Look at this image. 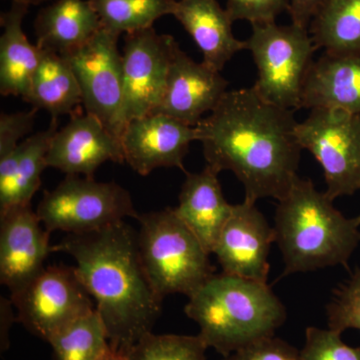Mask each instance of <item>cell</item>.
Wrapping results in <instances>:
<instances>
[{
    "instance_id": "obj_31",
    "label": "cell",
    "mask_w": 360,
    "mask_h": 360,
    "mask_svg": "<svg viewBox=\"0 0 360 360\" xmlns=\"http://www.w3.org/2000/svg\"><path fill=\"white\" fill-rule=\"evenodd\" d=\"M222 360H300V350L274 335L240 348Z\"/></svg>"
},
{
    "instance_id": "obj_11",
    "label": "cell",
    "mask_w": 360,
    "mask_h": 360,
    "mask_svg": "<svg viewBox=\"0 0 360 360\" xmlns=\"http://www.w3.org/2000/svg\"><path fill=\"white\" fill-rule=\"evenodd\" d=\"M179 45L155 28L129 33L122 53L123 120L158 112L167 89L168 73Z\"/></svg>"
},
{
    "instance_id": "obj_24",
    "label": "cell",
    "mask_w": 360,
    "mask_h": 360,
    "mask_svg": "<svg viewBox=\"0 0 360 360\" xmlns=\"http://www.w3.org/2000/svg\"><path fill=\"white\" fill-rule=\"evenodd\" d=\"M316 49L335 56L360 53V0H326L310 22Z\"/></svg>"
},
{
    "instance_id": "obj_21",
    "label": "cell",
    "mask_w": 360,
    "mask_h": 360,
    "mask_svg": "<svg viewBox=\"0 0 360 360\" xmlns=\"http://www.w3.org/2000/svg\"><path fill=\"white\" fill-rule=\"evenodd\" d=\"M103 28L89 0H56L37 14V45L65 56L89 41Z\"/></svg>"
},
{
    "instance_id": "obj_26",
    "label": "cell",
    "mask_w": 360,
    "mask_h": 360,
    "mask_svg": "<svg viewBox=\"0 0 360 360\" xmlns=\"http://www.w3.org/2000/svg\"><path fill=\"white\" fill-rule=\"evenodd\" d=\"M101 26L116 35L153 27L158 18L174 14L176 0H89Z\"/></svg>"
},
{
    "instance_id": "obj_22",
    "label": "cell",
    "mask_w": 360,
    "mask_h": 360,
    "mask_svg": "<svg viewBox=\"0 0 360 360\" xmlns=\"http://www.w3.org/2000/svg\"><path fill=\"white\" fill-rule=\"evenodd\" d=\"M27 6L13 2L11 9L0 16L4 32L0 37V94L25 99L42 51L28 41L22 30Z\"/></svg>"
},
{
    "instance_id": "obj_16",
    "label": "cell",
    "mask_w": 360,
    "mask_h": 360,
    "mask_svg": "<svg viewBox=\"0 0 360 360\" xmlns=\"http://www.w3.org/2000/svg\"><path fill=\"white\" fill-rule=\"evenodd\" d=\"M229 82L219 71L198 63L177 47L168 73L167 89L158 112L196 127L224 98ZM156 113V112H155Z\"/></svg>"
},
{
    "instance_id": "obj_6",
    "label": "cell",
    "mask_w": 360,
    "mask_h": 360,
    "mask_svg": "<svg viewBox=\"0 0 360 360\" xmlns=\"http://www.w3.org/2000/svg\"><path fill=\"white\" fill-rule=\"evenodd\" d=\"M248 49L257 68L253 87L265 101L300 110L303 85L317 51L309 28L293 25H252Z\"/></svg>"
},
{
    "instance_id": "obj_5",
    "label": "cell",
    "mask_w": 360,
    "mask_h": 360,
    "mask_svg": "<svg viewBox=\"0 0 360 360\" xmlns=\"http://www.w3.org/2000/svg\"><path fill=\"white\" fill-rule=\"evenodd\" d=\"M136 219L142 266L162 300L175 293L188 297L214 274L210 253L174 208L143 213Z\"/></svg>"
},
{
    "instance_id": "obj_8",
    "label": "cell",
    "mask_w": 360,
    "mask_h": 360,
    "mask_svg": "<svg viewBox=\"0 0 360 360\" xmlns=\"http://www.w3.org/2000/svg\"><path fill=\"white\" fill-rule=\"evenodd\" d=\"M302 149L319 161L331 200L360 191V115L338 110H310L298 122Z\"/></svg>"
},
{
    "instance_id": "obj_17",
    "label": "cell",
    "mask_w": 360,
    "mask_h": 360,
    "mask_svg": "<svg viewBox=\"0 0 360 360\" xmlns=\"http://www.w3.org/2000/svg\"><path fill=\"white\" fill-rule=\"evenodd\" d=\"M300 108L360 115V53L335 56L324 52L314 60L303 85Z\"/></svg>"
},
{
    "instance_id": "obj_20",
    "label": "cell",
    "mask_w": 360,
    "mask_h": 360,
    "mask_svg": "<svg viewBox=\"0 0 360 360\" xmlns=\"http://www.w3.org/2000/svg\"><path fill=\"white\" fill-rule=\"evenodd\" d=\"M58 127V118H52L49 129L21 141L13 153L0 158V214L32 202L47 168V155Z\"/></svg>"
},
{
    "instance_id": "obj_32",
    "label": "cell",
    "mask_w": 360,
    "mask_h": 360,
    "mask_svg": "<svg viewBox=\"0 0 360 360\" xmlns=\"http://www.w3.org/2000/svg\"><path fill=\"white\" fill-rule=\"evenodd\" d=\"M37 108L30 111L4 113L0 115V158L8 155L30 134L37 118Z\"/></svg>"
},
{
    "instance_id": "obj_2",
    "label": "cell",
    "mask_w": 360,
    "mask_h": 360,
    "mask_svg": "<svg viewBox=\"0 0 360 360\" xmlns=\"http://www.w3.org/2000/svg\"><path fill=\"white\" fill-rule=\"evenodd\" d=\"M52 251L68 253L80 281L96 300L111 349L127 359L149 333L163 300L149 283L137 248L136 231L125 221L99 231L68 234Z\"/></svg>"
},
{
    "instance_id": "obj_13",
    "label": "cell",
    "mask_w": 360,
    "mask_h": 360,
    "mask_svg": "<svg viewBox=\"0 0 360 360\" xmlns=\"http://www.w3.org/2000/svg\"><path fill=\"white\" fill-rule=\"evenodd\" d=\"M195 141L196 127L160 112L130 120L120 137L125 162L142 176L161 167L186 172L184 158Z\"/></svg>"
},
{
    "instance_id": "obj_19",
    "label": "cell",
    "mask_w": 360,
    "mask_h": 360,
    "mask_svg": "<svg viewBox=\"0 0 360 360\" xmlns=\"http://www.w3.org/2000/svg\"><path fill=\"white\" fill-rule=\"evenodd\" d=\"M202 52L203 63L221 71L248 42L232 32L233 21L217 0H179L172 14Z\"/></svg>"
},
{
    "instance_id": "obj_30",
    "label": "cell",
    "mask_w": 360,
    "mask_h": 360,
    "mask_svg": "<svg viewBox=\"0 0 360 360\" xmlns=\"http://www.w3.org/2000/svg\"><path fill=\"white\" fill-rule=\"evenodd\" d=\"M290 7V0H227L225 9L233 22L248 20L252 25L274 23Z\"/></svg>"
},
{
    "instance_id": "obj_23",
    "label": "cell",
    "mask_w": 360,
    "mask_h": 360,
    "mask_svg": "<svg viewBox=\"0 0 360 360\" xmlns=\"http://www.w3.org/2000/svg\"><path fill=\"white\" fill-rule=\"evenodd\" d=\"M32 108L44 110L52 118L72 115L82 103V94L75 72L60 54L42 51L27 96Z\"/></svg>"
},
{
    "instance_id": "obj_18",
    "label": "cell",
    "mask_w": 360,
    "mask_h": 360,
    "mask_svg": "<svg viewBox=\"0 0 360 360\" xmlns=\"http://www.w3.org/2000/svg\"><path fill=\"white\" fill-rule=\"evenodd\" d=\"M219 174L207 165L200 172H186L179 205L174 208L177 217L200 239L210 255H212L233 206L225 200Z\"/></svg>"
},
{
    "instance_id": "obj_9",
    "label": "cell",
    "mask_w": 360,
    "mask_h": 360,
    "mask_svg": "<svg viewBox=\"0 0 360 360\" xmlns=\"http://www.w3.org/2000/svg\"><path fill=\"white\" fill-rule=\"evenodd\" d=\"M18 321L30 333L49 342L52 336L96 309L75 267L45 266L21 290L11 293Z\"/></svg>"
},
{
    "instance_id": "obj_10",
    "label": "cell",
    "mask_w": 360,
    "mask_h": 360,
    "mask_svg": "<svg viewBox=\"0 0 360 360\" xmlns=\"http://www.w3.org/2000/svg\"><path fill=\"white\" fill-rule=\"evenodd\" d=\"M118 37L101 28L87 44L63 56L77 77L85 112L98 118L120 139L125 123L122 54L118 51Z\"/></svg>"
},
{
    "instance_id": "obj_29",
    "label": "cell",
    "mask_w": 360,
    "mask_h": 360,
    "mask_svg": "<svg viewBox=\"0 0 360 360\" xmlns=\"http://www.w3.org/2000/svg\"><path fill=\"white\" fill-rule=\"evenodd\" d=\"M300 360H360V347L343 342L340 331L309 326Z\"/></svg>"
},
{
    "instance_id": "obj_27",
    "label": "cell",
    "mask_w": 360,
    "mask_h": 360,
    "mask_svg": "<svg viewBox=\"0 0 360 360\" xmlns=\"http://www.w3.org/2000/svg\"><path fill=\"white\" fill-rule=\"evenodd\" d=\"M207 345L200 335H144L130 350L127 360H207Z\"/></svg>"
},
{
    "instance_id": "obj_15",
    "label": "cell",
    "mask_w": 360,
    "mask_h": 360,
    "mask_svg": "<svg viewBox=\"0 0 360 360\" xmlns=\"http://www.w3.org/2000/svg\"><path fill=\"white\" fill-rule=\"evenodd\" d=\"M108 161L125 162L120 139L96 116L77 111L54 135L46 158L47 167L86 177H94L97 168Z\"/></svg>"
},
{
    "instance_id": "obj_36",
    "label": "cell",
    "mask_w": 360,
    "mask_h": 360,
    "mask_svg": "<svg viewBox=\"0 0 360 360\" xmlns=\"http://www.w3.org/2000/svg\"><path fill=\"white\" fill-rule=\"evenodd\" d=\"M103 360H127V359H125L123 355L118 354V352L111 350L110 354H108V356H106Z\"/></svg>"
},
{
    "instance_id": "obj_25",
    "label": "cell",
    "mask_w": 360,
    "mask_h": 360,
    "mask_svg": "<svg viewBox=\"0 0 360 360\" xmlns=\"http://www.w3.org/2000/svg\"><path fill=\"white\" fill-rule=\"evenodd\" d=\"M52 360H103L111 352L105 324L96 309L79 317L49 341Z\"/></svg>"
},
{
    "instance_id": "obj_14",
    "label": "cell",
    "mask_w": 360,
    "mask_h": 360,
    "mask_svg": "<svg viewBox=\"0 0 360 360\" xmlns=\"http://www.w3.org/2000/svg\"><path fill=\"white\" fill-rule=\"evenodd\" d=\"M51 234L32 205L0 214V283L11 293L21 290L45 267Z\"/></svg>"
},
{
    "instance_id": "obj_1",
    "label": "cell",
    "mask_w": 360,
    "mask_h": 360,
    "mask_svg": "<svg viewBox=\"0 0 360 360\" xmlns=\"http://www.w3.org/2000/svg\"><path fill=\"white\" fill-rule=\"evenodd\" d=\"M293 112L265 101L253 86L227 91L196 125L206 165L233 172L246 201L283 200L300 177L303 150Z\"/></svg>"
},
{
    "instance_id": "obj_4",
    "label": "cell",
    "mask_w": 360,
    "mask_h": 360,
    "mask_svg": "<svg viewBox=\"0 0 360 360\" xmlns=\"http://www.w3.org/2000/svg\"><path fill=\"white\" fill-rule=\"evenodd\" d=\"M184 311L200 326L201 340L225 357L276 335L286 309L267 283L221 272L188 296Z\"/></svg>"
},
{
    "instance_id": "obj_37",
    "label": "cell",
    "mask_w": 360,
    "mask_h": 360,
    "mask_svg": "<svg viewBox=\"0 0 360 360\" xmlns=\"http://www.w3.org/2000/svg\"><path fill=\"white\" fill-rule=\"evenodd\" d=\"M359 217H360V215H359Z\"/></svg>"
},
{
    "instance_id": "obj_35",
    "label": "cell",
    "mask_w": 360,
    "mask_h": 360,
    "mask_svg": "<svg viewBox=\"0 0 360 360\" xmlns=\"http://www.w3.org/2000/svg\"><path fill=\"white\" fill-rule=\"evenodd\" d=\"M47 0H13V2L15 4H25V6H39V4H44Z\"/></svg>"
},
{
    "instance_id": "obj_3",
    "label": "cell",
    "mask_w": 360,
    "mask_h": 360,
    "mask_svg": "<svg viewBox=\"0 0 360 360\" xmlns=\"http://www.w3.org/2000/svg\"><path fill=\"white\" fill-rule=\"evenodd\" d=\"M360 217L347 219L311 180L298 177L274 217L283 276L345 265L360 243Z\"/></svg>"
},
{
    "instance_id": "obj_28",
    "label": "cell",
    "mask_w": 360,
    "mask_h": 360,
    "mask_svg": "<svg viewBox=\"0 0 360 360\" xmlns=\"http://www.w3.org/2000/svg\"><path fill=\"white\" fill-rule=\"evenodd\" d=\"M326 309L328 328L341 333L349 328L360 330V269L335 290Z\"/></svg>"
},
{
    "instance_id": "obj_12",
    "label": "cell",
    "mask_w": 360,
    "mask_h": 360,
    "mask_svg": "<svg viewBox=\"0 0 360 360\" xmlns=\"http://www.w3.org/2000/svg\"><path fill=\"white\" fill-rule=\"evenodd\" d=\"M274 243V226H270L255 203L245 200L232 206L212 255L224 274L267 283Z\"/></svg>"
},
{
    "instance_id": "obj_33",
    "label": "cell",
    "mask_w": 360,
    "mask_h": 360,
    "mask_svg": "<svg viewBox=\"0 0 360 360\" xmlns=\"http://www.w3.org/2000/svg\"><path fill=\"white\" fill-rule=\"evenodd\" d=\"M326 0H290V13L293 25L309 28L312 18Z\"/></svg>"
},
{
    "instance_id": "obj_34",
    "label": "cell",
    "mask_w": 360,
    "mask_h": 360,
    "mask_svg": "<svg viewBox=\"0 0 360 360\" xmlns=\"http://www.w3.org/2000/svg\"><path fill=\"white\" fill-rule=\"evenodd\" d=\"M11 300L1 297V352L8 348V333L13 322V309Z\"/></svg>"
},
{
    "instance_id": "obj_7",
    "label": "cell",
    "mask_w": 360,
    "mask_h": 360,
    "mask_svg": "<svg viewBox=\"0 0 360 360\" xmlns=\"http://www.w3.org/2000/svg\"><path fill=\"white\" fill-rule=\"evenodd\" d=\"M37 213L49 233L66 234L99 231L139 215L131 195L120 184L82 175H66L56 188L45 191Z\"/></svg>"
}]
</instances>
